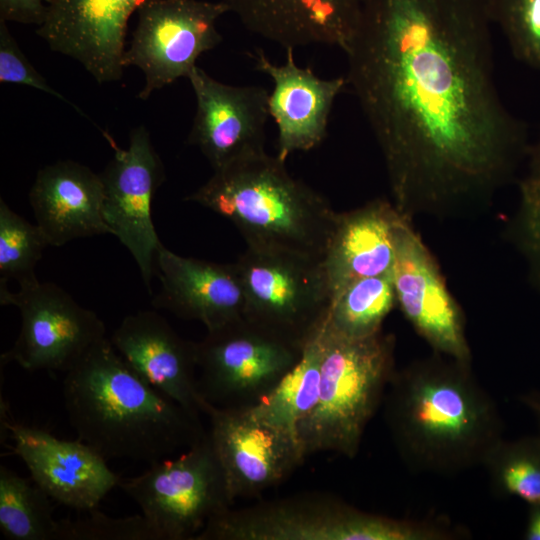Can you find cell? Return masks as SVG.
Wrapping results in <instances>:
<instances>
[{
  "label": "cell",
  "instance_id": "cell-2",
  "mask_svg": "<svg viewBox=\"0 0 540 540\" xmlns=\"http://www.w3.org/2000/svg\"><path fill=\"white\" fill-rule=\"evenodd\" d=\"M439 353L391 377L384 416L395 447L412 470L455 474L483 465L503 439V421L471 364Z\"/></svg>",
  "mask_w": 540,
  "mask_h": 540
},
{
  "label": "cell",
  "instance_id": "cell-16",
  "mask_svg": "<svg viewBox=\"0 0 540 540\" xmlns=\"http://www.w3.org/2000/svg\"><path fill=\"white\" fill-rule=\"evenodd\" d=\"M147 0H44L36 33L51 50L78 61L99 84L123 75L128 21Z\"/></svg>",
  "mask_w": 540,
  "mask_h": 540
},
{
  "label": "cell",
  "instance_id": "cell-9",
  "mask_svg": "<svg viewBox=\"0 0 540 540\" xmlns=\"http://www.w3.org/2000/svg\"><path fill=\"white\" fill-rule=\"evenodd\" d=\"M303 349L261 330L244 317L207 331L196 342L200 398L220 409L252 407L299 361Z\"/></svg>",
  "mask_w": 540,
  "mask_h": 540
},
{
  "label": "cell",
  "instance_id": "cell-13",
  "mask_svg": "<svg viewBox=\"0 0 540 540\" xmlns=\"http://www.w3.org/2000/svg\"><path fill=\"white\" fill-rule=\"evenodd\" d=\"M203 413L233 501L258 497L282 483L306 457L297 435L265 422L250 407L220 409L204 403Z\"/></svg>",
  "mask_w": 540,
  "mask_h": 540
},
{
  "label": "cell",
  "instance_id": "cell-4",
  "mask_svg": "<svg viewBox=\"0 0 540 540\" xmlns=\"http://www.w3.org/2000/svg\"><path fill=\"white\" fill-rule=\"evenodd\" d=\"M228 219L256 251L323 260L338 212L266 151L218 170L185 198Z\"/></svg>",
  "mask_w": 540,
  "mask_h": 540
},
{
  "label": "cell",
  "instance_id": "cell-24",
  "mask_svg": "<svg viewBox=\"0 0 540 540\" xmlns=\"http://www.w3.org/2000/svg\"><path fill=\"white\" fill-rule=\"evenodd\" d=\"M322 327L306 343L299 361L264 398L250 407L260 419L295 435L299 423L318 401L323 355Z\"/></svg>",
  "mask_w": 540,
  "mask_h": 540
},
{
  "label": "cell",
  "instance_id": "cell-19",
  "mask_svg": "<svg viewBox=\"0 0 540 540\" xmlns=\"http://www.w3.org/2000/svg\"><path fill=\"white\" fill-rule=\"evenodd\" d=\"M252 58L255 69L273 82L268 112L277 128V157L285 162L294 152L317 147L327 135L335 99L347 85L345 76L320 78L297 65L293 48H286L283 64L271 62L262 49Z\"/></svg>",
  "mask_w": 540,
  "mask_h": 540
},
{
  "label": "cell",
  "instance_id": "cell-29",
  "mask_svg": "<svg viewBox=\"0 0 540 540\" xmlns=\"http://www.w3.org/2000/svg\"><path fill=\"white\" fill-rule=\"evenodd\" d=\"M493 25L520 62L540 69V0H487Z\"/></svg>",
  "mask_w": 540,
  "mask_h": 540
},
{
  "label": "cell",
  "instance_id": "cell-22",
  "mask_svg": "<svg viewBox=\"0 0 540 540\" xmlns=\"http://www.w3.org/2000/svg\"><path fill=\"white\" fill-rule=\"evenodd\" d=\"M246 29L286 48L337 46L357 25L363 0H226Z\"/></svg>",
  "mask_w": 540,
  "mask_h": 540
},
{
  "label": "cell",
  "instance_id": "cell-3",
  "mask_svg": "<svg viewBox=\"0 0 540 540\" xmlns=\"http://www.w3.org/2000/svg\"><path fill=\"white\" fill-rule=\"evenodd\" d=\"M63 401L78 439L106 460L152 464L207 433L199 418L139 376L108 338L65 373Z\"/></svg>",
  "mask_w": 540,
  "mask_h": 540
},
{
  "label": "cell",
  "instance_id": "cell-30",
  "mask_svg": "<svg viewBox=\"0 0 540 540\" xmlns=\"http://www.w3.org/2000/svg\"><path fill=\"white\" fill-rule=\"evenodd\" d=\"M55 540H159L141 514L111 517L96 509L76 519L57 520Z\"/></svg>",
  "mask_w": 540,
  "mask_h": 540
},
{
  "label": "cell",
  "instance_id": "cell-8",
  "mask_svg": "<svg viewBox=\"0 0 540 540\" xmlns=\"http://www.w3.org/2000/svg\"><path fill=\"white\" fill-rule=\"evenodd\" d=\"M159 540H194L207 521L231 508L225 474L208 432L177 458L120 479Z\"/></svg>",
  "mask_w": 540,
  "mask_h": 540
},
{
  "label": "cell",
  "instance_id": "cell-20",
  "mask_svg": "<svg viewBox=\"0 0 540 540\" xmlns=\"http://www.w3.org/2000/svg\"><path fill=\"white\" fill-rule=\"evenodd\" d=\"M156 270L161 289L151 302L155 309L200 321L207 331L244 317V296L234 263L183 257L163 245Z\"/></svg>",
  "mask_w": 540,
  "mask_h": 540
},
{
  "label": "cell",
  "instance_id": "cell-5",
  "mask_svg": "<svg viewBox=\"0 0 540 540\" xmlns=\"http://www.w3.org/2000/svg\"><path fill=\"white\" fill-rule=\"evenodd\" d=\"M322 344L318 401L297 436L306 456L334 452L353 458L396 370L394 337L380 331L349 339L323 324Z\"/></svg>",
  "mask_w": 540,
  "mask_h": 540
},
{
  "label": "cell",
  "instance_id": "cell-28",
  "mask_svg": "<svg viewBox=\"0 0 540 540\" xmlns=\"http://www.w3.org/2000/svg\"><path fill=\"white\" fill-rule=\"evenodd\" d=\"M49 243L36 223H30L0 199V282L19 284L37 279L35 267Z\"/></svg>",
  "mask_w": 540,
  "mask_h": 540
},
{
  "label": "cell",
  "instance_id": "cell-6",
  "mask_svg": "<svg viewBox=\"0 0 540 540\" xmlns=\"http://www.w3.org/2000/svg\"><path fill=\"white\" fill-rule=\"evenodd\" d=\"M444 523L396 519L325 496L231 508L211 517L194 540H445Z\"/></svg>",
  "mask_w": 540,
  "mask_h": 540
},
{
  "label": "cell",
  "instance_id": "cell-35",
  "mask_svg": "<svg viewBox=\"0 0 540 540\" xmlns=\"http://www.w3.org/2000/svg\"><path fill=\"white\" fill-rule=\"evenodd\" d=\"M519 401L533 414L540 428V391L521 394Z\"/></svg>",
  "mask_w": 540,
  "mask_h": 540
},
{
  "label": "cell",
  "instance_id": "cell-11",
  "mask_svg": "<svg viewBox=\"0 0 540 540\" xmlns=\"http://www.w3.org/2000/svg\"><path fill=\"white\" fill-rule=\"evenodd\" d=\"M138 21L123 66H136L145 76L138 98L177 79L188 77L199 56L222 42L217 21L231 12L226 0H147L137 11Z\"/></svg>",
  "mask_w": 540,
  "mask_h": 540
},
{
  "label": "cell",
  "instance_id": "cell-10",
  "mask_svg": "<svg viewBox=\"0 0 540 540\" xmlns=\"http://www.w3.org/2000/svg\"><path fill=\"white\" fill-rule=\"evenodd\" d=\"M0 304L13 305L21 316L14 345L1 355L29 372H67L106 338L104 322L60 286L38 279L19 284L11 292L0 282Z\"/></svg>",
  "mask_w": 540,
  "mask_h": 540
},
{
  "label": "cell",
  "instance_id": "cell-23",
  "mask_svg": "<svg viewBox=\"0 0 540 540\" xmlns=\"http://www.w3.org/2000/svg\"><path fill=\"white\" fill-rule=\"evenodd\" d=\"M404 217L382 199L338 213L323 259L332 298L356 280L392 272L395 232Z\"/></svg>",
  "mask_w": 540,
  "mask_h": 540
},
{
  "label": "cell",
  "instance_id": "cell-33",
  "mask_svg": "<svg viewBox=\"0 0 540 540\" xmlns=\"http://www.w3.org/2000/svg\"><path fill=\"white\" fill-rule=\"evenodd\" d=\"M45 12L44 0H0V19L39 26Z\"/></svg>",
  "mask_w": 540,
  "mask_h": 540
},
{
  "label": "cell",
  "instance_id": "cell-31",
  "mask_svg": "<svg viewBox=\"0 0 540 540\" xmlns=\"http://www.w3.org/2000/svg\"><path fill=\"white\" fill-rule=\"evenodd\" d=\"M0 82L38 89L71 105L86 117L81 109L55 90L33 67L9 32L7 22L2 19H0Z\"/></svg>",
  "mask_w": 540,
  "mask_h": 540
},
{
  "label": "cell",
  "instance_id": "cell-34",
  "mask_svg": "<svg viewBox=\"0 0 540 540\" xmlns=\"http://www.w3.org/2000/svg\"><path fill=\"white\" fill-rule=\"evenodd\" d=\"M524 538L540 540V503L529 505Z\"/></svg>",
  "mask_w": 540,
  "mask_h": 540
},
{
  "label": "cell",
  "instance_id": "cell-32",
  "mask_svg": "<svg viewBox=\"0 0 540 540\" xmlns=\"http://www.w3.org/2000/svg\"><path fill=\"white\" fill-rule=\"evenodd\" d=\"M521 238L540 279V163L529 167L521 184Z\"/></svg>",
  "mask_w": 540,
  "mask_h": 540
},
{
  "label": "cell",
  "instance_id": "cell-21",
  "mask_svg": "<svg viewBox=\"0 0 540 540\" xmlns=\"http://www.w3.org/2000/svg\"><path fill=\"white\" fill-rule=\"evenodd\" d=\"M35 223L49 246L110 234L103 216L104 185L100 174L73 160L44 166L29 191Z\"/></svg>",
  "mask_w": 540,
  "mask_h": 540
},
{
  "label": "cell",
  "instance_id": "cell-17",
  "mask_svg": "<svg viewBox=\"0 0 540 540\" xmlns=\"http://www.w3.org/2000/svg\"><path fill=\"white\" fill-rule=\"evenodd\" d=\"M13 453L26 465L31 479L54 501L80 511L96 509L120 477L107 460L80 439H60L50 432L6 423Z\"/></svg>",
  "mask_w": 540,
  "mask_h": 540
},
{
  "label": "cell",
  "instance_id": "cell-7",
  "mask_svg": "<svg viewBox=\"0 0 540 540\" xmlns=\"http://www.w3.org/2000/svg\"><path fill=\"white\" fill-rule=\"evenodd\" d=\"M234 265L244 296V318L304 348L325 322L332 301L323 260L247 248Z\"/></svg>",
  "mask_w": 540,
  "mask_h": 540
},
{
  "label": "cell",
  "instance_id": "cell-14",
  "mask_svg": "<svg viewBox=\"0 0 540 540\" xmlns=\"http://www.w3.org/2000/svg\"><path fill=\"white\" fill-rule=\"evenodd\" d=\"M392 276L396 302L416 332L436 353L471 364L462 311L408 217L396 228Z\"/></svg>",
  "mask_w": 540,
  "mask_h": 540
},
{
  "label": "cell",
  "instance_id": "cell-12",
  "mask_svg": "<svg viewBox=\"0 0 540 540\" xmlns=\"http://www.w3.org/2000/svg\"><path fill=\"white\" fill-rule=\"evenodd\" d=\"M104 137L114 151L100 174L104 185L103 216L111 235L134 258L151 293L156 256L161 243L152 220V200L165 181L164 165L145 126L133 129L129 145L121 148L108 132Z\"/></svg>",
  "mask_w": 540,
  "mask_h": 540
},
{
  "label": "cell",
  "instance_id": "cell-25",
  "mask_svg": "<svg viewBox=\"0 0 540 540\" xmlns=\"http://www.w3.org/2000/svg\"><path fill=\"white\" fill-rule=\"evenodd\" d=\"M396 303L392 272L356 280L332 298L325 329L349 339L372 336Z\"/></svg>",
  "mask_w": 540,
  "mask_h": 540
},
{
  "label": "cell",
  "instance_id": "cell-1",
  "mask_svg": "<svg viewBox=\"0 0 540 540\" xmlns=\"http://www.w3.org/2000/svg\"><path fill=\"white\" fill-rule=\"evenodd\" d=\"M492 25L487 0H363L345 78L408 218L489 196L525 152L496 87Z\"/></svg>",
  "mask_w": 540,
  "mask_h": 540
},
{
  "label": "cell",
  "instance_id": "cell-27",
  "mask_svg": "<svg viewBox=\"0 0 540 540\" xmlns=\"http://www.w3.org/2000/svg\"><path fill=\"white\" fill-rule=\"evenodd\" d=\"M483 465L500 494L518 497L528 505L540 503V434L502 439Z\"/></svg>",
  "mask_w": 540,
  "mask_h": 540
},
{
  "label": "cell",
  "instance_id": "cell-26",
  "mask_svg": "<svg viewBox=\"0 0 540 540\" xmlns=\"http://www.w3.org/2000/svg\"><path fill=\"white\" fill-rule=\"evenodd\" d=\"M48 494L33 480L0 466V530L10 540H55L57 520Z\"/></svg>",
  "mask_w": 540,
  "mask_h": 540
},
{
  "label": "cell",
  "instance_id": "cell-15",
  "mask_svg": "<svg viewBox=\"0 0 540 540\" xmlns=\"http://www.w3.org/2000/svg\"><path fill=\"white\" fill-rule=\"evenodd\" d=\"M187 79L196 99L187 143L200 150L213 170L265 151L269 93L264 87L226 84L198 66Z\"/></svg>",
  "mask_w": 540,
  "mask_h": 540
},
{
  "label": "cell",
  "instance_id": "cell-18",
  "mask_svg": "<svg viewBox=\"0 0 540 540\" xmlns=\"http://www.w3.org/2000/svg\"><path fill=\"white\" fill-rule=\"evenodd\" d=\"M110 341L139 376L200 419L196 342L182 338L154 310L127 315Z\"/></svg>",
  "mask_w": 540,
  "mask_h": 540
}]
</instances>
